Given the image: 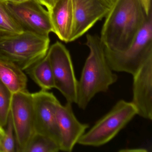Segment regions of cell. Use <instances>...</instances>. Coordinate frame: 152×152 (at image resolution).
<instances>
[{"label": "cell", "instance_id": "obj_18", "mask_svg": "<svg viewBox=\"0 0 152 152\" xmlns=\"http://www.w3.org/2000/svg\"><path fill=\"white\" fill-rule=\"evenodd\" d=\"M12 94L0 80V125L5 127L10 113Z\"/></svg>", "mask_w": 152, "mask_h": 152}, {"label": "cell", "instance_id": "obj_9", "mask_svg": "<svg viewBox=\"0 0 152 152\" xmlns=\"http://www.w3.org/2000/svg\"><path fill=\"white\" fill-rule=\"evenodd\" d=\"M32 96L36 133L52 139L59 145L60 137L56 114L59 101L53 93L43 90L32 93Z\"/></svg>", "mask_w": 152, "mask_h": 152}, {"label": "cell", "instance_id": "obj_7", "mask_svg": "<svg viewBox=\"0 0 152 152\" xmlns=\"http://www.w3.org/2000/svg\"><path fill=\"white\" fill-rule=\"evenodd\" d=\"M10 115L15 136L16 152H25L36 133L32 93L26 90L13 94Z\"/></svg>", "mask_w": 152, "mask_h": 152}, {"label": "cell", "instance_id": "obj_12", "mask_svg": "<svg viewBox=\"0 0 152 152\" xmlns=\"http://www.w3.org/2000/svg\"><path fill=\"white\" fill-rule=\"evenodd\" d=\"M132 103L137 115L145 119H152V57L148 58L132 75Z\"/></svg>", "mask_w": 152, "mask_h": 152}, {"label": "cell", "instance_id": "obj_24", "mask_svg": "<svg viewBox=\"0 0 152 152\" xmlns=\"http://www.w3.org/2000/svg\"><path fill=\"white\" fill-rule=\"evenodd\" d=\"M57 1H58V0H55V1H56V2Z\"/></svg>", "mask_w": 152, "mask_h": 152}, {"label": "cell", "instance_id": "obj_16", "mask_svg": "<svg viewBox=\"0 0 152 152\" xmlns=\"http://www.w3.org/2000/svg\"><path fill=\"white\" fill-rule=\"evenodd\" d=\"M24 31L9 10L6 2L0 0V35L18 34Z\"/></svg>", "mask_w": 152, "mask_h": 152}, {"label": "cell", "instance_id": "obj_13", "mask_svg": "<svg viewBox=\"0 0 152 152\" xmlns=\"http://www.w3.org/2000/svg\"><path fill=\"white\" fill-rule=\"evenodd\" d=\"M53 32L62 41L70 42L73 25V0H58L48 10Z\"/></svg>", "mask_w": 152, "mask_h": 152}, {"label": "cell", "instance_id": "obj_21", "mask_svg": "<svg viewBox=\"0 0 152 152\" xmlns=\"http://www.w3.org/2000/svg\"><path fill=\"white\" fill-rule=\"evenodd\" d=\"M43 6L46 7L48 10L52 8L56 3L55 0H37Z\"/></svg>", "mask_w": 152, "mask_h": 152}, {"label": "cell", "instance_id": "obj_22", "mask_svg": "<svg viewBox=\"0 0 152 152\" xmlns=\"http://www.w3.org/2000/svg\"><path fill=\"white\" fill-rule=\"evenodd\" d=\"M5 127L0 125V152H3V145L5 135Z\"/></svg>", "mask_w": 152, "mask_h": 152}, {"label": "cell", "instance_id": "obj_8", "mask_svg": "<svg viewBox=\"0 0 152 152\" xmlns=\"http://www.w3.org/2000/svg\"><path fill=\"white\" fill-rule=\"evenodd\" d=\"M6 2L9 10L24 31L44 35L53 32L49 13L37 0L18 3Z\"/></svg>", "mask_w": 152, "mask_h": 152}, {"label": "cell", "instance_id": "obj_23", "mask_svg": "<svg viewBox=\"0 0 152 152\" xmlns=\"http://www.w3.org/2000/svg\"><path fill=\"white\" fill-rule=\"evenodd\" d=\"M99 1L102 4H104L109 9L112 7L114 2L115 1V0H99Z\"/></svg>", "mask_w": 152, "mask_h": 152}, {"label": "cell", "instance_id": "obj_19", "mask_svg": "<svg viewBox=\"0 0 152 152\" xmlns=\"http://www.w3.org/2000/svg\"><path fill=\"white\" fill-rule=\"evenodd\" d=\"M3 145V152H14L16 150L15 136L10 113L7 125Z\"/></svg>", "mask_w": 152, "mask_h": 152}, {"label": "cell", "instance_id": "obj_17", "mask_svg": "<svg viewBox=\"0 0 152 152\" xmlns=\"http://www.w3.org/2000/svg\"><path fill=\"white\" fill-rule=\"evenodd\" d=\"M60 151L59 145L45 135L35 133L25 152H58Z\"/></svg>", "mask_w": 152, "mask_h": 152}, {"label": "cell", "instance_id": "obj_1", "mask_svg": "<svg viewBox=\"0 0 152 152\" xmlns=\"http://www.w3.org/2000/svg\"><path fill=\"white\" fill-rule=\"evenodd\" d=\"M149 15L146 14L140 0H115L105 17L100 40L109 49L125 50L132 44Z\"/></svg>", "mask_w": 152, "mask_h": 152}, {"label": "cell", "instance_id": "obj_4", "mask_svg": "<svg viewBox=\"0 0 152 152\" xmlns=\"http://www.w3.org/2000/svg\"><path fill=\"white\" fill-rule=\"evenodd\" d=\"M104 48L107 61L113 72L134 75L148 58L152 57V12L128 49L115 51L104 46Z\"/></svg>", "mask_w": 152, "mask_h": 152}, {"label": "cell", "instance_id": "obj_10", "mask_svg": "<svg viewBox=\"0 0 152 152\" xmlns=\"http://www.w3.org/2000/svg\"><path fill=\"white\" fill-rule=\"evenodd\" d=\"M73 25L70 42L83 36L105 18L110 10L99 0H73Z\"/></svg>", "mask_w": 152, "mask_h": 152}, {"label": "cell", "instance_id": "obj_15", "mask_svg": "<svg viewBox=\"0 0 152 152\" xmlns=\"http://www.w3.org/2000/svg\"><path fill=\"white\" fill-rule=\"evenodd\" d=\"M41 90L55 88L51 66L47 55L25 71Z\"/></svg>", "mask_w": 152, "mask_h": 152}, {"label": "cell", "instance_id": "obj_3", "mask_svg": "<svg viewBox=\"0 0 152 152\" xmlns=\"http://www.w3.org/2000/svg\"><path fill=\"white\" fill-rule=\"evenodd\" d=\"M49 35L24 31L18 34L0 35V55L26 71L47 55Z\"/></svg>", "mask_w": 152, "mask_h": 152}, {"label": "cell", "instance_id": "obj_14", "mask_svg": "<svg viewBox=\"0 0 152 152\" xmlns=\"http://www.w3.org/2000/svg\"><path fill=\"white\" fill-rule=\"evenodd\" d=\"M0 80L12 94L26 90L28 79L17 64L0 55Z\"/></svg>", "mask_w": 152, "mask_h": 152}, {"label": "cell", "instance_id": "obj_20", "mask_svg": "<svg viewBox=\"0 0 152 152\" xmlns=\"http://www.w3.org/2000/svg\"><path fill=\"white\" fill-rule=\"evenodd\" d=\"M146 14L148 15L152 12V0H140Z\"/></svg>", "mask_w": 152, "mask_h": 152}, {"label": "cell", "instance_id": "obj_11", "mask_svg": "<svg viewBox=\"0 0 152 152\" xmlns=\"http://www.w3.org/2000/svg\"><path fill=\"white\" fill-rule=\"evenodd\" d=\"M57 122L60 137V151L72 152L81 137L86 132L89 125L80 122L75 117L72 103L56 107Z\"/></svg>", "mask_w": 152, "mask_h": 152}, {"label": "cell", "instance_id": "obj_6", "mask_svg": "<svg viewBox=\"0 0 152 152\" xmlns=\"http://www.w3.org/2000/svg\"><path fill=\"white\" fill-rule=\"evenodd\" d=\"M47 55L53 73L55 88L62 93L67 102L76 104L78 81L68 50L57 41L50 47Z\"/></svg>", "mask_w": 152, "mask_h": 152}, {"label": "cell", "instance_id": "obj_2", "mask_svg": "<svg viewBox=\"0 0 152 152\" xmlns=\"http://www.w3.org/2000/svg\"><path fill=\"white\" fill-rule=\"evenodd\" d=\"M85 44L90 53L78 81L76 103L83 110L86 109L96 94L106 92L118 78L107 61L104 45L99 37L87 34Z\"/></svg>", "mask_w": 152, "mask_h": 152}, {"label": "cell", "instance_id": "obj_5", "mask_svg": "<svg viewBox=\"0 0 152 152\" xmlns=\"http://www.w3.org/2000/svg\"><path fill=\"white\" fill-rule=\"evenodd\" d=\"M137 115L131 102L119 100L108 113L81 137L78 143L90 146L99 147L108 143Z\"/></svg>", "mask_w": 152, "mask_h": 152}]
</instances>
